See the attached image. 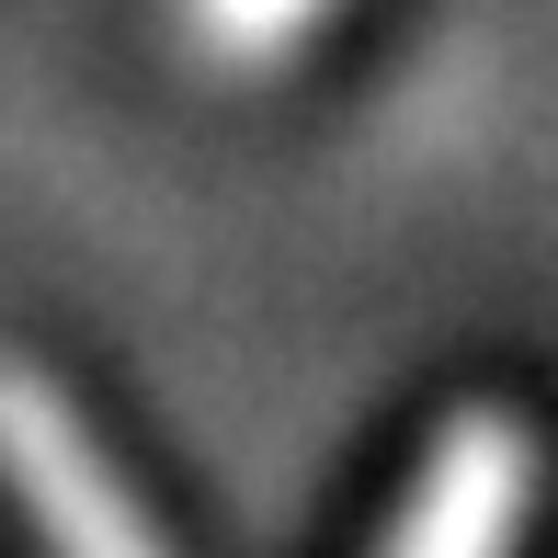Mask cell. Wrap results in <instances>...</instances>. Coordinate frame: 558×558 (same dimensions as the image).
I'll return each mask as SVG.
<instances>
[{
  "label": "cell",
  "instance_id": "cell-2",
  "mask_svg": "<svg viewBox=\"0 0 558 558\" xmlns=\"http://www.w3.org/2000/svg\"><path fill=\"white\" fill-rule=\"evenodd\" d=\"M536 501H547V434L501 399H468V411L434 422V445H422L411 490L388 501L376 547L388 558H501L536 524Z\"/></svg>",
  "mask_w": 558,
  "mask_h": 558
},
{
  "label": "cell",
  "instance_id": "cell-1",
  "mask_svg": "<svg viewBox=\"0 0 558 558\" xmlns=\"http://www.w3.org/2000/svg\"><path fill=\"white\" fill-rule=\"evenodd\" d=\"M0 490L69 558H160V513L125 490V468L81 422V399L35 353H0Z\"/></svg>",
  "mask_w": 558,
  "mask_h": 558
},
{
  "label": "cell",
  "instance_id": "cell-3",
  "mask_svg": "<svg viewBox=\"0 0 558 558\" xmlns=\"http://www.w3.org/2000/svg\"><path fill=\"white\" fill-rule=\"evenodd\" d=\"M331 12L342 0H171V35H183L206 69H240L251 81V69H286Z\"/></svg>",
  "mask_w": 558,
  "mask_h": 558
}]
</instances>
